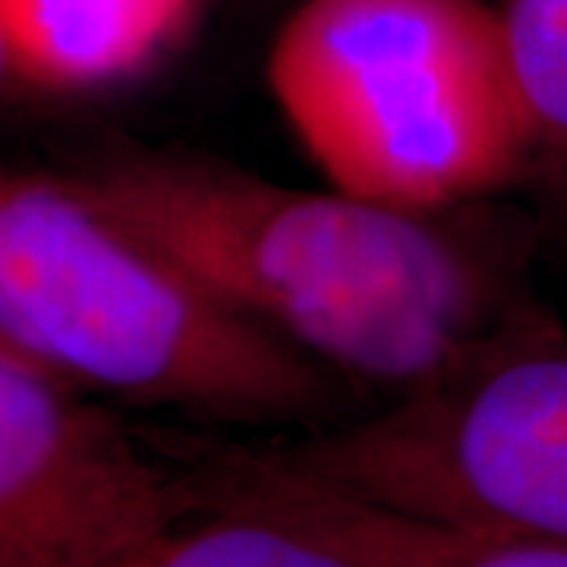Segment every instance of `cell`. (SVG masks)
<instances>
[{"label":"cell","mask_w":567,"mask_h":567,"mask_svg":"<svg viewBox=\"0 0 567 567\" xmlns=\"http://www.w3.org/2000/svg\"><path fill=\"white\" fill-rule=\"evenodd\" d=\"M529 130V174L567 199V0H492Z\"/></svg>","instance_id":"9c48e42d"},{"label":"cell","mask_w":567,"mask_h":567,"mask_svg":"<svg viewBox=\"0 0 567 567\" xmlns=\"http://www.w3.org/2000/svg\"><path fill=\"white\" fill-rule=\"evenodd\" d=\"M189 470L203 505H244L284 517L357 567H567V543L454 527L357 502L284 473L252 447L224 445Z\"/></svg>","instance_id":"8992f818"},{"label":"cell","mask_w":567,"mask_h":567,"mask_svg":"<svg viewBox=\"0 0 567 567\" xmlns=\"http://www.w3.org/2000/svg\"><path fill=\"white\" fill-rule=\"evenodd\" d=\"M104 567H357L344 551L284 517L203 505Z\"/></svg>","instance_id":"ba28073f"},{"label":"cell","mask_w":567,"mask_h":567,"mask_svg":"<svg viewBox=\"0 0 567 567\" xmlns=\"http://www.w3.org/2000/svg\"><path fill=\"white\" fill-rule=\"evenodd\" d=\"M199 0H0L29 85L123 80L174 48Z\"/></svg>","instance_id":"52a82bcc"},{"label":"cell","mask_w":567,"mask_h":567,"mask_svg":"<svg viewBox=\"0 0 567 567\" xmlns=\"http://www.w3.org/2000/svg\"><path fill=\"white\" fill-rule=\"evenodd\" d=\"M0 341L82 394L227 423L328 413L338 375L193 278L80 174L0 171Z\"/></svg>","instance_id":"7a4b0ae2"},{"label":"cell","mask_w":567,"mask_h":567,"mask_svg":"<svg viewBox=\"0 0 567 567\" xmlns=\"http://www.w3.org/2000/svg\"><path fill=\"white\" fill-rule=\"evenodd\" d=\"M268 89L334 189L416 215L529 174V130L492 0H303Z\"/></svg>","instance_id":"3957f363"},{"label":"cell","mask_w":567,"mask_h":567,"mask_svg":"<svg viewBox=\"0 0 567 567\" xmlns=\"http://www.w3.org/2000/svg\"><path fill=\"white\" fill-rule=\"evenodd\" d=\"M252 451L357 502L567 543V338L533 309L445 382Z\"/></svg>","instance_id":"277c9868"},{"label":"cell","mask_w":567,"mask_h":567,"mask_svg":"<svg viewBox=\"0 0 567 567\" xmlns=\"http://www.w3.org/2000/svg\"><path fill=\"white\" fill-rule=\"evenodd\" d=\"M80 177L249 322L394 401L533 312L505 256L439 215L183 155H126Z\"/></svg>","instance_id":"6da1fadb"},{"label":"cell","mask_w":567,"mask_h":567,"mask_svg":"<svg viewBox=\"0 0 567 567\" xmlns=\"http://www.w3.org/2000/svg\"><path fill=\"white\" fill-rule=\"evenodd\" d=\"M20 85H29L25 73H22L20 58H17V48L10 41V32H7V22L0 17V102L17 92Z\"/></svg>","instance_id":"30bf717a"},{"label":"cell","mask_w":567,"mask_h":567,"mask_svg":"<svg viewBox=\"0 0 567 567\" xmlns=\"http://www.w3.org/2000/svg\"><path fill=\"white\" fill-rule=\"evenodd\" d=\"M199 507L189 470L0 341V567H104Z\"/></svg>","instance_id":"5b68a950"}]
</instances>
